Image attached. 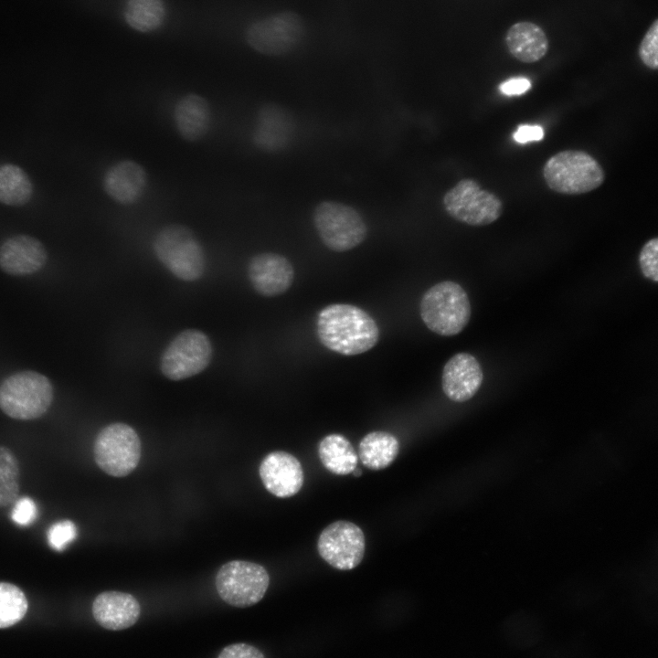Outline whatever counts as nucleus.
Returning a JSON list of instances; mask_svg holds the SVG:
<instances>
[{
	"label": "nucleus",
	"mask_w": 658,
	"mask_h": 658,
	"mask_svg": "<svg viewBox=\"0 0 658 658\" xmlns=\"http://www.w3.org/2000/svg\"><path fill=\"white\" fill-rule=\"evenodd\" d=\"M316 333L324 346L344 356L367 352L379 340V328L373 317L348 303H333L323 308L317 315Z\"/></svg>",
	"instance_id": "f257e3e1"
},
{
	"label": "nucleus",
	"mask_w": 658,
	"mask_h": 658,
	"mask_svg": "<svg viewBox=\"0 0 658 658\" xmlns=\"http://www.w3.org/2000/svg\"><path fill=\"white\" fill-rule=\"evenodd\" d=\"M425 325L441 336L460 334L468 324L472 309L465 290L457 282L443 281L429 288L419 303Z\"/></svg>",
	"instance_id": "f03ea898"
},
{
	"label": "nucleus",
	"mask_w": 658,
	"mask_h": 658,
	"mask_svg": "<svg viewBox=\"0 0 658 658\" xmlns=\"http://www.w3.org/2000/svg\"><path fill=\"white\" fill-rule=\"evenodd\" d=\"M153 249L158 260L179 280L194 281L204 274V249L186 226L175 223L162 228L154 237Z\"/></svg>",
	"instance_id": "7ed1b4c3"
},
{
	"label": "nucleus",
	"mask_w": 658,
	"mask_h": 658,
	"mask_svg": "<svg viewBox=\"0 0 658 658\" xmlns=\"http://www.w3.org/2000/svg\"><path fill=\"white\" fill-rule=\"evenodd\" d=\"M543 176L551 190L565 195H579L600 186L605 173L589 154L565 150L547 159L543 167Z\"/></svg>",
	"instance_id": "20e7f679"
},
{
	"label": "nucleus",
	"mask_w": 658,
	"mask_h": 658,
	"mask_svg": "<svg viewBox=\"0 0 658 658\" xmlns=\"http://www.w3.org/2000/svg\"><path fill=\"white\" fill-rule=\"evenodd\" d=\"M53 400V387L44 375L25 370L10 375L0 384V409L12 419H36Z\"/></svg>",
	"instance_id": "39448f33"
},
{
	"label": "nucleus",
	"mask_w": 658,
	"mask_h": 658,
	"mask_svg": "<svg viewBox=\"0 0 658 658\" xmlns=\"http://www.w3.org/2000/svg\"><path fill=\"white\" fill-rule=\"evenodd\" d=\"M313 221L322 242L333 251L353 249L367 235V227L360 213L344 203H319L313 210Z\"/></svg>",
	"instance_id": "423d86ee"
},
{
	"label": "nucleus",
	"mask_w": 658,
	"mask_h": 658,
	"mask_svg": "<svg viewBox=\"0 0 658 658\" xmlns=\"http://www.w3.org/2000/svg\"><path fill=\"white\" fill-rule=\"evenodd\" d=\"M94 459L101 470L114 477L130 474L141 457V441L126 423H111L98 433L93 446Z\"/></svg>",
	"instance_id": "0eeeda50"
},
{
	"label": "nucleus",
	"mask_w": 658,
	"mask_h": 658,
	"mask_svg": "<svg viewBox=\"0 0 658 658\" xmlns=\"http://www.w3.org/2000/svg\"><path fill=\"white\" fill-rule=\"evenodd\" d=\"M447 214L453 219L470 226H486L502 215V200L494 193L483 189L472 178L460 180L442 198Z\"/></svg>",
	"instance_id": "6e6552de"
},
{
	"label": "nucleus",
	"mask_w": 658,
	"mask_h": 658,
	"mask_svg": "<svg viewBox=\"0 0 658 658\" xmlns=\"http://www.w3.org/2000/svg\"><path fill=\"white\" fill-rule=\"evenodd\" d=\"M212 356L213 347L208 336L200 330L186 329L164 350L160 369L171 380H183L205 370Z\"/></svg>",
	"instance_id": "1a4fd4ad"
},
{
	"label": "nucleus",
	"mask_w": 658,
	"mask_h": 658,
	"mask_svg": "<svg viewBox=\"0 0 658 658\" xmlns=\"http://www.w3.org/2000/svg\"><path fill=\"white\" fill-rule=\"evenodd\" d=\"M215 584L219 597L226 603L245 608L258 603L264 597L270 577L258 563L233 560L218 569Z\"/></svg>",
	"instance_id": "9d476101"
},
{
	"label": "nucleus",
	"mask_w": 658,
	"mask_h": 658,
	"mask_svg": "<svg viewBox=\"0 0 658 658\" xmlns=\"http://www.w3.org/2000/svg\"><path fill=\"white\" fill-rule=\"evenodd\" d=\"M306 34L302 16L283 11L252 23L246 31L249 46L266 56H281L295 49Z\"/></svg>",
	"instance_id": "9b49d317"
},
{
	"label": "nucleus",
	"mask_w": 658,
	"mask_h": 658,
	"mask_svg": "<svg viewBox=\"0 0 658 658\" xmlns=\"http://www.w3.org/2000/svg\"><path fill=\"white\" fill-rule=\"evenodd\" d=\"M317 549L321 557L333 568L350 570L357 567L364 557L365 535L356 524L338 520L321 532Z\"/></svg>",
	"instance_id": "f8f14e48"
},
{
	"label": "nucleus",
	"mask_w": 658,
	"mask_h": 658,
	"mask_svg": "<svg viewBox=\"0 0 658 658\" xmlns=\"http://www.w3.org/2000/svg\"><path fill=\"white\" fill-rule=\"evenodd\" d=\"M248 275L258 293L273 297L289 290L293 282L294 270L286 257L273 252H263L249 260Z\"/></svg>",
	"instance_id": "ddd939ff"
},
{
	"label": "nucleus",
	"mask_w": 658,
	"mask_h": 658,
	"mask_svg": "<svg viewBox=\"0 0 658 658\" xmlns=\"http://www.w3.org/2000/svg\"><path fill=\"white\" fill-rule=\"evenodd\" d=\"M259 472L265 488L280 498L296 494L304 480L299 460L282 451L267 454L260 462Z\"/></svg>",
	"instance_id": "4468645a"
},
{
	"label": "nucleus",
	"mask_w": 658,
	"mask_h": 658,
	"mask_svg": "<svg viewBox=\"0 0 658 658\" xmlns=\"http://www.w3.org/2000/svg\"><path fill=\"white\" fill-rule=\"evenodd\" d=\"M483 374L479 361L466 352L457 353L444 365L441 387L448 398L464 402L472 398L483 384Z\"/></svg>",
	"instance_id": "2eb2a0df"
},
{
	"label": "nucleus",
	"mask_w": 658,
	"mask_h": 658,
	"mask_svg": "<svg viewBox=\"0 0 658 658\" xmlns=\"http://www.w3.org/2000/svg\"><path fill=\"white\" fill-rule=\"evenodd\" d=\"M105 193L116 203L130 206L145 194L148 175L144 167L133 160H121L111 165L102 179Z\"/></svg>",
	"instance_id": "dca6fc26"
},
{
	"label": "nucleus",
	"mask_w": 658,
	"mask_h": 658,
	"mask_svg": "<svg viewBox=\"0 0 658 658\" xmlns=\"http://www.w3.org/2000/svg\"><path fill=\"white\" fill-rule=\"evenodd\" d=\"M48 259L45 246L29 235H15L0 245V269L12 276H27L43 268Z\"/></svg>",
	"instance_id": "f3484780"
},
{
	"label": "nucleus",
	"mask_w": 658,
	"mask_h": 658,
	"mask_svg": "<svg viewBox=\"0 0 658 658\" xmlns=\"http://www.w3.org/2000/svg\"><path fill=\"white\" fill-rule=\"evenodd\" d=\"M293 133V120L288 111L279 105L268 103L257 112L251 140L257 148L275 153L289 145Z\"/></svg>",
	"instance_id": "a211bd4d"
},
{
	"label": "nucleus",
	"mask_w": 658,
	"mask_h": 658,
	"mask_svg": "<svg viewBox=\"0 0 658 658\" xmlns=\"http://www.w3.org/2000/svg\"><path fill=\"white\" fill-rule=\"evenodd\" d=\"M140 603L132 594L122 591L100 593L92 603L95 621L111 631L127 629L136 623L140 617Z\"/></svg>",
	"instance_id": "6ab92c4d"
},
{
	"label": "nucleus",
	"mask_w": 658,
	"mask_h": 658,
	"mask_svg": "<svg viewBox=\"0 0 658 658\" xmlns=\"http://www.w3.org/2000/svg\"><path fill=\"white\" fill-rule=\"evenodd\" d=\"M175 130L182 139L195 143L203 139L212 122V111L208 101L196 93L183 95L173 110Z\"/></svg>",
	"instance_id": "aec40b11"
},
{
	"label": "nucleus",
	"mask_w": 658,
	"mask_h": 658,
	"mask_svg": "<svg viewBox=\"0 0 658 658\" xmlns=\"http://www.w3.org/2000/svg\"><path fill=\"white\" fill-rule=\"evenodd\" d=\"M508 51L524 63H534L547 53L549 41L545 31L531 21L512 25L504 37Z\"/></svg>",
	"instance_id": "412c9836"
},
{
	"label": "nucleus",
	"mask_w": 658,
	"mask_h": 658,
	"mask_svg": "<svg viewBox=\"0 0 658 658\" xmlns=\"http://www.w3.org/2000/svg\"><path fill=\"white\" fill-rule=\"evenodd\" d=\"M399 451L398 439L389 432L377 430L367 433L360 441L358 455L368 469L377 471L389 466Z\"/></svg>",
	"instance_id": "4be33fe9"
},
{
	"label": "nucleus",
	"mask_w": 658,
	"mask_h": 658,
	"mask_svg": "<svg viewBox=\"0 0 658 658\" xmlns=\"http://www.w3.org/2000/svg\"><path fill=\"white\" fill-rule=\"evenodd\" d=\"M323 465L332 473L346 475L357 465V454L350 441L343 435L332 433L323 438L318 446Z\"/></svg>",
	"instance_id": "5701e85b"
},
{
	"label": "nucleus",
	"mask_w": 658,
	"mask_h": 658,
	"mask_svg": "<svg viewBox=\"0 0 658 658\" xmlns=\"http://www.w3.org/2000/svg\"><path fill=\"white\" fill-rule=\"evenodd\" d=\"M32 195V181L23 168L14 164L0 165V203L21 207L30 201Z\"/></svg>",
	"instance_id": "b1692460"
},
{
	"label": "nucleus",
	"mask_w": 658,
	"mask_h": 658,
	"mask_svg": "<svg viewBox=\"0 0 658 658\" xmlns=\"http://www.w3.org/2000/svg\"><path fill=\"white\" fill-rule=\"evenodd\" d=\"M165 16L163 0H127L124 18L133 29L148 33L157 29Z\"/></svg>",
	"instance_id": "393cba45"
},
{
	"label": "nucleus",
	"mask_w": 658,
	"mask_h": 658,
	"mask_svg": "<svg viewBox=\"0 0 658 658\" xmlns=\"http://www.w3.org/2000/svg\"><path fill=\"white\" fill-rule=\"evenodd\" d=\"M19 464L16 455L0 446V507L14 504L20 490Z\"/></svg>",
	"instance_id": "a878e982"
},
{
	"label": "nucleus",
	"mask_w": 658,
	"mask_h": 658,
	"mask_svg": "<svg viewBox=\"0 0 658 658\" xmlns=\"http://www.w3.org/2000/svg\"><path fill=\"white\" fill-rule=\"evenodd\" d=\"M27 607V597L17 586L0 582V628H7L20 621Z\"/></svg>",
	"instance_id": "bb28decb"
},
{
	"label": "nucleus",
	"mask_w": 658,
	"mask_h": 658,
	"mask_svg": "<svg viewBox=\"0 0 658 658\" xmlns=\"http://www.w3.org/2000/svg\"><path fill=\"white\" fill-rule=\"evenodd\" d=\"M638 55L650 69H658V19L655 18L640 42Z\"/></svg>",
	"instance_id": "cd10ccee"
},
{
	"label": "nucleus",
	"mask_w": 658,
	"mask_h": 658,
	"mask_svg": "<svg viewBox=\"0 0 658 658\" xmlns=\"http://www.w3.org/2000/svg\"><path fill=\"white\" fill-rule=\"evenodd\" d=\"M77 536L75 524L70 520H62L53 524L48 531V542L49 546L61 551L71 543Z\"/></svg>",
	"instance_id": "c85d7f7f"
},
{
	"label": "nucleus",
	"mask_w": 658,
	"mask_h": 658,
	"mask_svg": "<svg viewBox=\"0 0 658 658\" xmlns=\"http://www.w3.org/2000/svg\"><path fill=\"white\" fill-rule=\"evenodd\" d=\"M639 264L643 276L658 281V239H649L639 254Z\"/></svg>",
	"instance_id": "c756f323"
},
{
	"label": "nucleus",
	"mask_w": 658,
	"mask_h": 658,
	"mask_svg": "<svg viewBox=\"0 0 658 658\" xmlns=\"http://www.w3.org/2000/svg\"><path fill=\"white\" fill-rule=\"evenodd\" d=\"M14 504L11 518L16 524L19 525H28L35 521L37 515V508L31 498L27 496L17 498Z\"/></svg>",
	"instance_id": "7c9ffc66"
},
{
	"label": "nucleus",
	"mask_w": 658,
	"mask_h": 658,
	"mask_svg": "<svg viewBox=\"0 0 658 658\" xmlns=\"http://www.w3.org/2000/svg\"><path fill=\"white\" fill-rule=\"evenodd\" d=\"M218 658H265L264 654L253 645L233 643L225 647Z\"/></svg>",
	"instance_id": "2f4dec72"
},
{
	"label": "nucleus",
	"mask_w": 658,
	"mask_h": 658,
	"mask_svg": "<svg viewBox=\"0 0 658 658\" xmlns=\"http://www.w3.org/2000/svg\"><path fill=\"white\" fill-rule=\"evenodd\" d=\"M515 141L520 143H525L531 141H540L544 137V130L537 124H521L514 133Z\"/></svg>",
	"instance_id": "473e14b6"
},
{
	"label": "nucleus",
	"mask_w": 658,
	"mask_h": 658,
	"mask_svg": "<svg viewBox=\"0 0 658 658\" xmlns=\"http://www.w3.org/2000/svg\"><path fill=\"white\" fill-rule=\"evenodd\" d=\"M498 88L507 96L521 95L530 90L531 82L526 78L517 77L503 81Z\"/></svg>",
	"instance_id": "72a5a7b5"
},
{
	"label": "nucleus",
	"mask_w": 658,
	"mask_h": 658,
	"mask_svg": "<svg viewBox=\"0 0 658 658\" xmlns=\"http://www.w3.org/2000/svg\"><path fill=\"white\" fill-rule=\"evenodd\" d=\"M352 472L354 473L355 476H360L362 473V471H361V469L356 468Z\"/></svg>",
	"instance_id": "f704fd0d"
}]
</instances>
